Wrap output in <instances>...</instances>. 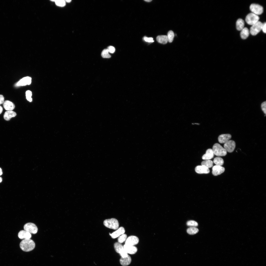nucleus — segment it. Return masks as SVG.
<instances>
[{
    "instance_id": "nucleus-1",
    "label": "nucleus",
    "mask_w": 266,
    "mask_h": 266,
    "mask_svg": "<svg viewBox=\"0 0 266 266\" xmlns=\"http://www.w3.org/2000/svg\"><path fill=\"white\" fill-rule=\"evenodd\" d=\"M20 246L23 251L29 252L34 249L35 244L33 241L30 239H24L20 242Z\"/></svg>"
},
{
    "instance_id": "nucleus-2",
    "label": "nucleus",
    "mask_w": 266,
    "mask_h": 266,
    "mask_svg": "<svg viewBox=\"0 0 266 266\" xmlns=\"http://www.w3.org/2000/svg\"><path fill=\"white\" fill-rule=\"evenodd\" d=\"M212 149L214 154L217 156H225L227 154L226 150L218 143H216L214 145Z\"/></svg>"
},
{
    "instance_id": "nucleus-3",
    "label": "nucleus",
    "mask_w": 266,
    "mask_h": 266,
    "mask_svg": "<svg viewBox=\"0 0 266 266\" xmlns=\"http://www.w3.org/2000/svg\"><path fill=\"white\" fill-rule=\"evenodd\" d=\"M103 224L106 227L114 230L117 229L119 226L118 220L113 218L105 219L103 222Z\"/></svg>"
},
{
    "instance_id": "nucleus-4",
    "label": "nucleus",
    "mask_w": 266,
    "mask_h": 266,
    "mask_svg": "<svg viewBox=\"0 0 266 266\" xmlns=\"http://www.w3.org/2000/svg\"><path fill=\"white\" fill-rule=\"evenodd\" d=\"M259 17L258 16L252 13H249L246 16L245 21L248 24L252 25L259 21Z\"/></svg>"
},
{
    "instance_id": "nucleus-5",
    "label": "nucleus",
    "mask_w": 266,
    "mask_h": 266,
    "mask_svg": "<svg viewBox=\"0 0 266 266\" xmlns=\"http://www.w3.org/2000/svg\"><path fill=\"white\" fill-rule=\"evenodd\" d=\"M263 23L258 21L252 25L250 28L249 32L253 35H255L262 30Z\"/></svg>"
},
{
    "instance_id": "nucleus-6",
    "label": "nucleus",
    "mask_w": 266,
    "mask_h": 266,
    "mask_svg": "<svg viewBox=\"0 0 266 266\" xmlns=\"http://www.w3.org/2000/svg\"><path fill=\"white\" fill-rule=\"evenodd\" d=\"M249 8L252 13L258 16L262 14L263 11V7L258 4H252L250 5Z\"/></svg>"
},
{
    "instance_id": "nucleus-7",
    "label": "nucleus",
    "mask_w": 266,
    "mask_h": 266,
    "mask_svg": "<svg viewBox=\"0 0 266 266\" xmlns=\"http://www.w3.org/2000/svg\"><path fill=\"white\" fill-rule=\"evenodd\" d=\"M24 230L31 233L35 234L37 233L38 228L36 225L32 223H28L26 224L24 226Z\"/></svg>"
},
{
    "instance_id": "nucleus-8",
    "label": "nucleus",
    "mask_w": 266,
    "mask_h": 266,
    "mask_svg": "<svg viewBox=\"0 0 266 266\" xmlns=\"http://www.w3.org/2000/svg\"><path fill=\"white\" fill-rule=\"evenodd\" d=\"M235 143L234 141L229 140L224 143V147L227 151L232 152L235 149Z\"/></svg>"
},
{
    "instance_id": "nucleus-9",
    "label": "nucleus",
    "mask_w": 266,
    "mask_h": 266,
    "mask_svg": "<svg viewBox=\"0 0 266 266\" xmlns=\"http://www.w3.org/2000/svg\"><path fill=\"white\" fill-rule=\"evenodd\" d=\"M139 242V239L137 236L131 235L129 236L126 239L125 244L130 246H134L137 244Z\"/></svg>"
},
{
    "instance_id": "nucleus-10",
    "label": "nucleus",
    "mask_w": 266,
    "mask_h": 266,
    "mask_svg": "<svg viewBox=\"0 0 266 266\" xmlns=\"http://www.w3.org/2000/svg\"><path fill=\"white\" fill-rule=\"evenodd\" d=\"M225 170L224 168L221 166L215 165L212 168V173L215 176L220 175L223 173Z\"/></svg>"
},
{
    "instance_id": "nucleus-11",
    "label": "nucleus",
    "mask_w": 266,
    "mask_h": 266,
    "mask_svg": "<svg viewBox=\"0 0 266 266\" xmlns=\"http://www.w3.org/2000/svg\"><path fill=\"white\" fill-rule=\"evenodd\" d=\"M196 172L199 174H208L209 173V168L203 166H198L195 168Z\"/></svg>"
},
{
    "instance_id": "nucleus-12",
    "label": "nucleus",
    "mask_w": 266,
    "mask_h": 266,
    "mask_svg": "<svg viewBox=\"0 0 266 266\" xmlns=\"http://www.w3.org/2000/svg\"><path fill=\"white\" fill-rule=\"evenodd\" d=\"M31 82V78L29 77H24L21 79L16 84L17 86H24L30 84Z\"/></svg>"
},
{
    "instance_id": "nucleus-13",
    "label": "nucleus",
    "mask_w": 266,
    "mask_h": 266,
    "mask_svg": "<svg viewBox=\"0 0 266 266\" xmlns=\"http://www.w3.org/2000/svg\"><path fill=\"white\" fill-rule=\"evenodd\" d=\"M125 232V230L124 228L123 227H121L112 234L110 233L109 234L111 237L112 238L114 239L119 236L121 235L124 234Z\"/></svg>"
},
{
    "instance_id": "nucleus-14",
    "label": "nucleus",
    "mask_w": 266,
    "mask_h": 266,
    "mask_svg": "<svg viewBox=\"0 0 266 266\" xmlns=\"http://www.w3.org/2000/svg\"><path fill=\"white\" fill-rule=\"evenodd\" d=\"M231 137V135L229 134H221L218 137V141L220 143H224L229 140Z\"/></svg>"
},
{
    "instance_id": "nucleus-15",
    "label": "nucleus",
    "mask_w": 266,
    "mask_h": 266,
    "mask_svg": "<svg viewBox=\"0 0 266 266\" xmlns=\"http://www.w3.org/2000/svg\"><path fill=\"white\" fill-rule=\"evenodd\" d=\"M18 237L21 239H30L32 235L30 233L25 230H22L20 231L18 233Z\"/></svg>"
},
{
    "instance_id": "nucleus-16",
    "label": "nucleus",
    "mask_w": 266,
    "mask_h": 266,
    "mask_svg": "<svg viewBox=\"0 0 266 266\" xmlns=\"http://www.w3.org/2000/svg\"><path fill=\"white\" fill-rule=\"evenodd\" d=\"M125 251L128 253L134 254L137 252V249L134 246H130L125 244L123 246Z\"/></svg>"
},
{
    "instance_id": "nucleus-17",
    "label": "nucleus",
    "mask_w": 266,
    "mask_h": 266,
    "mask_svg": "<svg viewBox=\"0 0 266 266\" xmlns=\"http://www.w3.org/2000/svg\"><path fill=\"white\" fill-rule=\"evenodd\" d=\"M3 106L4 109L7 111H12L15 107L14 104L8 100H6L4 101Z\"/></svg>"
},
{
    "instance_id": "nucleus-18",
    "label": "nucleus",
    "mask_w": 266,
    "mask_h": 266,
    "mask_svg": "<svg viewBox=\"0 0 266 266\" xmlns=\"http://www.w3.org/2000/svg\"><path fill=\"white\" fill-rule=\"evenodd\" d=\"M214 156L213 150L211 149H207L205 153L202 157V158L203 160H210L213 158Z\"/></svg>"
},
{
    "instance_id": "nucleus-19",
    "label": "nucleus",
    "mask_w": 266,
    "mask_h": 266,
    "mask_svg": "<svg viewBox=\"0 0 266 266\" xmlns=\"http://www.w3.org/2000/svg\"><path fill=\"white\" fill-rule=\"evenodd\" d=\"M16 115V113L12 111H7L4 113L3 117L5 120L8 121L11 118L15 116Z\"/></svg>"
},
{
    "instance_id": "nucleus-20",
    "label": "nucleus",
    "mask_w": 266,
    "mask_h": 266,
    "mask_svg": "<svg viewBox=\"0 0 266 266\" xmlns=\"http://www.w3.org/2000/svg\"><path fill=\"white\" fill-rule=\"evenodd\" d=\"M114 247L116 251L120 254L126 251L123 246L121 243L118 242H116L114 244Z\"/></svg>"
},
{
    "instance_id": "nucleus-21",
    "label": "nucleus",
    "mask_w": 266,
    "mask_h": 266,
    "mask_svg": "<svg viewBox=\"0 0 266 266\" xmlns=\"http://www.w3.org/2000/svg\"><path fill=\"white\" fill-rule=\"evenodd\" d=\"M131 260V257L128 255L126 257L123 258L121 257L120 260V262L122 266H127L130 264Z\"/></svg>"
},
{
    "instance_id": "nucleus-22",
    "label": "nucleus",
    "mask_w": 266,
    "mask_h": 266,
    "mask_svg": "<svg viewBox=\"0 0 266 266\" xmlns=\"http://www.w3.org/2000/svg\"><path fill=\"white\" fill-rule=\"evenodd\" d=\"M156 40L159 43L164 44H166L168 42L167 36L166 35H158L156 37Z\"/></svg>"
},
{
    "instance_id": "nucleus-23",
    "label": "nucleus",
    "mask_w": 266,
    "mask_h": 266,
    "mask_svg": "<svg viewBox=\"0 0 266 266\" xmlns=\"http://www.w3.org/2000/svg\"><path fill=\"white\" fill-rule=\"evenodd\" d=\"M241 31L240 35L241 38L244 39H246L249 35V30L247 27H244Z\"/></svg>"
},
{
    "instance_id": "nucleus-24",
    "label": "nucleus",
    "mask_w": 266,
    "mask_h": 266,
    "mask_svg": "<svg viewBox=\"0 0 266 266\" xmlns=\"http://www.w3.org/2000/svg\"><path fill=\"white\" fill-rule=\"evenodd\" d=\"M244 22L241 18L238 19L236 23V28L238 31L241 30L244 28Z\"/></svg>"
},
{
    "instance_id": "nucleus-25",
    "label": "nucleus",
    "mask_w": 266,
    "mask_h": 266,
    "mask_svg": "<svg viewBox=\"0 0 266 266\" xmlns=\"http://www.w3.org/2000/svg\"><path fill=\"white\" fill-rule=\"evenodd\" d=\"M201 165L209 168L213 166V162L210 160H206L201 162Z\"/></svg>"
},
{
    "instance_id": "nucleus-26",
    "label": "nucleus",
    "mask_w": 266,
    "mask_h": 266,
    "mask_svg": "<svg viewBox=\"0 0 266 266\" xmlns=\"http://www.w3.org/2000/svg\"><path fill=\"white\" fill-rule=\"evenodd\" d=\"M213 162L216 165L221 166L223 165L224 161L223 159L222 158L220 157H217L214 159Z\"/></svg>"
},
{
    "instance_id": "nucleus-27",
    "label": "nucleus",
    "mask_w": 266,
    "mask_h": 266,
    "mask_svg": "<svg viewBox=\"0 0 266 266\" xmlns=\"http://www.w3.org/2000/svg\"><path fill=\"white\" fill-rule=\"evenodd\" d=\"M198 229L195 227H191L188 228L187 230V232L190 234H194L197 233L199 232Z\"/></svg>"
},
{
    "instance_id": "nucleus-28",
    "label": "nucleus",
    "mask_w": 266,
    "mask_h": 266,
    "mask_svg": "<svg viewBox=\"0 0 266 266\" xmlns=\"http://www.w3.org/2000/svg\"><path fill=\"white\" fill-rule=\"evenodd\" d=\"M174 35V33L172 31L170 30L169 31L167 35L168 42L169 43L172 42L173 40Z\"/></svg>"
},
{
    "instance_id": "nucleus-29",
    "label": "nucleus",
    "mask_w": 266,
    "mask_h": 266,
    "mask_svg": "<svg viewBox=\"0 0 266 266\" xmlns=\"http://www.w3.org/2000/svg\"><path fill=\"white\" fill-rule=\"evenodd\" d=\"M109 52L107 49L103 50L101 53V56L104 58H109L111 57V55L109 53Z\"/></svg>"
},
{
    "instance_id": "nucleus-30",
    "label": "nucleus",
    "mask_w": 266,
    "mask_h": 266,
    "mask_svg": "<svg viewBox=\"0 0 266 266\" xmlns=\"http://www.w3.org/2000/svg\"><path fill=\"white\" fill-rule=\"evenodd\" d=\"M56 5L60 7H63L66 5V2L64 0H55L54 1Z\"/></svg>"
},
{
    "instance_id": "nucleus-31",
    "label": "nucleus",
    "mask_w": 266,
    "mask_h": 266,
    "mask_svg": "<svg viewBox=\"0 0 266 266\" xmlns=\"http://www.w3.org/2000/svg\"><path fill=\"white\" fill-rule=\"evenodd\" d=\"M127 237V235L125 234H123L120 236L118 239V242L121 243L123 242L126 240Z\"/></svg>"
},
{
    "instance_id": "nucleus-32",
    "label": "nucleus",
    "mask_w": 266,
    "mask_h": 266,
    "mask_svg": "<svg viewBox=\"0 0 266 266\" xmlns=\"http://www.w3.org/2000/svg\"><path fill=\"white\" fill-rule=\"evenodd\" d=\"M187 226L191 227H196L197 226L198 224L197 222L194 220H189L186 223Z\"/></svg>"
},
{
    "instance_id": "nucleus-33",
    "label": "nucleus",
    "mask_w": 266,
    "mask_h": 266,
    "mask_svg": "<svg viewBox=\"0 0 266 266\" xmlns=\"http://www.w3.org/2000/svg\"><path fill=\"white\" fill-rule=\"evenodd\" d=\"M26 95L27 100L31 102L32 100L31 97L32 96V92L30 90L27 91L26 92Z\"/></svg>"
},
{
    "instance_id": "nucleus-34",
    "label": "nucleus",
    "mask_w": 266,
    "mask_h": 266,
    "mask_svg": "<svg viewBox=\"0 0 266 266\" xmlns=\"http://www.w3.org/2000/svg\"><path fill=\"white\" fill-rule=\"evenodd\" d=\"M261 109L265 115H266V102H262L261 105Z\"/></svg>"
},
{
    "instance_id": "nucleus-35",
    "label": "nucleus",
    "mask_w": 266,
    "mask_h": 266,
    "mask_svg": "<svg viewBox=\"0 0 266 266\" xmlns=\"http://www.w3.org/2000/svg\"><path fill=\"white\" fill-rule=\"evenodd\" d=\"M109 51V53H114L115 51V48L113 46H109L108 47L107 49Z\"/></svg>"
},
{
    "instance_id": "nucleus-36",
    "label": "nucleus",
    "mask_w": 266,
    "mask_h": 266,
    "mask_svg": "<svg viewBox=\"0 0 266 266\" xmlns=\"http://www.w3.org/2000/svg\"><path fill=\"white\" fill-rule=\"evenodd\" d=\"M152 37H148L146 36L144 37V40L146 42H154Z\"/></svg>"
},
{
    "instance_id": "nucleus-37",
    "label": "nucleus",
    "mask_w": 266,
    "mask_h": 266,
    "mask_svg": "<svg viewBox=\"0 0 266 266\" xmlns=\"http://www.w3.org/2000/svg\"><path fill=\"white\" fill-rule=\"evenodd\" d=\"M266 22H265L263 24L262 29V30L263 32L265 33H266Z\"/></svg>"
},
{
    "instance_id": "nucleus-38",
    "label": "nucleus",
    "mask_w": 266,
    "mask_h": 266,
    "mask_svg": "<svg viewBox=\"0 0 266 266\" xmlns=\"http://www.w3.org/2000/svg\"><path fill=\"white\" fill-rule=\"evenodd\" d=\"M4 101V98L3 96L1 95H0V105L3 103Z\"/></svg>"
},
{
    "instance_id": "nucleus-39",
    "label": "nucleus",
    "mask_w": 266,
    "mask_h": 266,
    "mask_svg": "<svg viewBox=\"0 0 266 266\" xmlns=\"http://www.w3.org/2000/svg\"><path fill=\"white\" fill-rule=\"evenodd\" d=\"M3 111L2 107L1 106H0V114H1Z\"/></svg>"
},
{
    "instance_id": "nucleus-40",
    "label": "nucleus",
    "mask_w": 266,
    "mask_h": 266,
    "mask_svg": "<svg viewBox=\"0 0 266 266\" xmlns=\"http://www.w3.org/2000/svg\"><path fill=\"white\" fill-rule=\"evenodd\" d=\"M2 169H1V168H0V175H2Z\"/></svg>"
},
{
    "instance_id": "nucleus-41",
    "label": "nucleus",
    "mask_w": 266,
    "mask_h": 266,
    "mask_svg": "<svg viewBox=\"0 0 266 266\" xmlns=\"http://www.w3.org/2000/svg\"><path fill=\"white\" fill-rule=\"evenodd\" d=\"M65 1L66 2H67V3H69V2H70L71 1V0H65Z\"/></svg>"
},
{
    "instance_id": "nucleus-42",
    "label": "nucleus",
    "mask_w": 266,
    "mask_h": 266,
    "mask_svg": "<svg viewBox=\"0 0 266 266\" xmlns=\"http://www.w3.org/2000/svg\"><path fill=\"white\" fill-rule=\"evenodd\" d=\"M144 0L145 1H147V2H150L151 1H152V0Z\"/></svg>"
},
{
    "instance_id": "nucleus-43",
    "label": "nucleus",
    "mask_w": 266,
    "mask_h": 266,
    "mask_svg": "<svg viewBox=\"0 0 266 266\" xmlns=\"http://www.w3.org/2000/svg\"><path fill=\"white\" fill-rule=\"evenodd\" d=\"M2 179L1 177H0V183H1L2 182Z\"/></svg>"
}]
</instances>
